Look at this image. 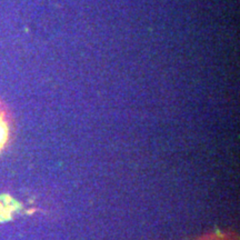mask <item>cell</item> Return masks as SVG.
Wrapping results in <instances>:
<instances>
[{
	"mask_svg": "<svg viewBox=\"0 0 240 240\" xmlns=\"http://www.w3.org/2000/svg\"><path fill=\"white\" fill-rule=\"evenodd\" d=\"M9 137V128L2 115H0V151L3 149Z\"/></svg>",
	"mask_w": 240,
	"mask_h": 240,
	"instance_id": "cell-1",
	"label": "cell"
}]
</instances>
